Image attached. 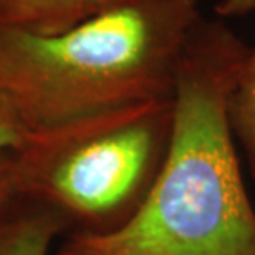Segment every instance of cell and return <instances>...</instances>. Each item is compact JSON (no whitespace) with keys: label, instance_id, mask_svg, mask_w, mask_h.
Wrapping results in <instances>:
<instances>
[{"label":"cell","instance_id":"obj_1","mask_svg":"<svg viewBox=\"0 0 255 255\" xmlns=\"http://www.w3.org/2000/svg\"><path fill=\"white\" fill-rule=\"evenodd\" d=\"M249 50L222 20H197L177 71L169 147L144 206L108 236L63 237L58 255H255V209L229 120Z\"/></svg>","mask_w":255,"mask_h":255},{"label":"cell","instance_id":"obj_2","mask_svg":"<svg viewBox=\"0 0 255 255\" xmlns=\"http://www.w3.org/2000/svg\"><path fill=\"white\" fill-rule=\"evenodd\" d=\"M201 0H129L53 37L0 27V86L27 131L169 100Z\"/></svg>","mask_w":255,"mask_h":255},{"label":"cell","instance_id":"obj_3","mask_svg":"<svg viewBox=\"0 0 255 255\" xmlns=\"http://www.w3.org/2000/svg\"><path fill=\"white\" fill-rule=\"evenodd\" d=\"M172 116L169 98L28 131L12 152L13 196L57 217L63 237L120 231L159 176Z\"/></svg>","mask_w":255,"mask_h":255},{"label":"cell","instance_id":"obj_4","mask_svg":"<svg viewBox=\"0 0 255 255\" xmlns=\"http://www.w3.org/2000/svg\"><path fill=\"white\" fill-rule=\"evenodd\" d=\"M129 0H0V27L53 37Z\"/></svg>","mask_w":255,"mask_h":255},{"label":"cell","instance_id":"obj_5","mask_svg":"<svg viewBox=\"0 0 255 255\" xmlns=\"http://www.w3.org/2000/svg\"><path fill=\"white\" fill-rule=\"evenodd\" d=\"M65 229L43 207L12 196L0 204V255H50Z\"/></svg>","mask_w":255,"mask_h":255},{"label":"cell","instance_id":"obj_6","mask_svg":"<svg viewBox=\"0 0 255 255\" xmlns=\"http://www.w3.org/2000/svg\"><path fill=\"white\" fill-rule=\"evenodd\" d=\"M234 137L241 142L251 174L255 177V47L249 50L229 103Z\"/></svg>","mask_w":255,"mask_h":255},{"label":"cell","instance_id":"obj_7","mask_svg":"<svg viewBox=\"0 0 255 255\" xmlns=\"http://www.w3.org/2000/svg\"><path fill=\"white\" fill-rule=\"evenodd\" d=\"M27 132L7 93L0 86V156L10 154L17 149Z\"/></svg>","mask_w":255,"mask_h":255},{"label":"cell","instance_id":"obj_8","mask_svg":"<svg viewBox=\"0 0 255 255\" xmlns=\"http://www.w3.org/2000/svg\"><path fill=\"white\" fill-rule=\"evenodd\" d=\"M214 8L221 18H239L255 12V0H219Z\"/></svg>","mask_w":255,"mask_h":255},{"label":"cell","instance_id":"obj_9","mask_svg":"<svg viewBox=\"0 0 255 255\" xmlns=\"http://www.w3.org/2000/svg\"><path fill=\"white\" fill-rule=\"evenodd\" d=\"M13 169L12 152L0 156V204L13 196Z\"/></svg>","mask_w":255,"mask_h":255}]
</instances>
